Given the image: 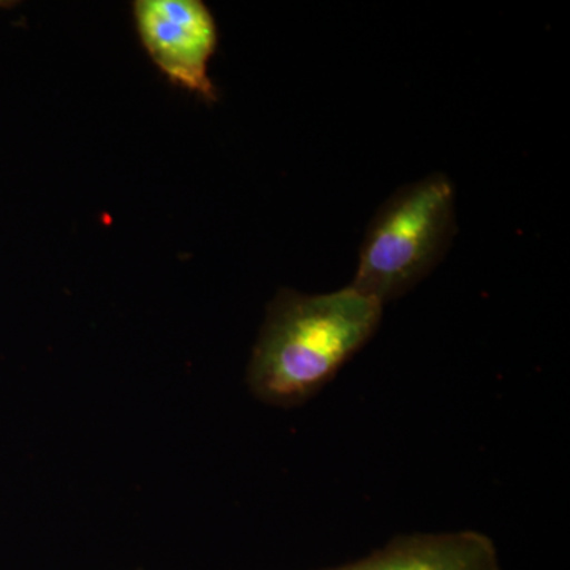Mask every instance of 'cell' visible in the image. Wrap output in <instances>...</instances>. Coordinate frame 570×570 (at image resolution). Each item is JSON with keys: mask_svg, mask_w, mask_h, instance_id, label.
<instances>
[{"mask_svg": "<svg viewBox=\"0 0 570 570\" xmlns=\"http://www.w3.org/2000/svg\"><path fill=\"white\" fill-rule=\"evenodd\" d=\"M134 17L142 48L167 80L214 102L209 62L219 36L212 10L200 0H138Z\"/></svg>", "mask_w": 570, "mask_h": 570, "instance_id": "3957f363", "label": "cell"}, {"mask_svg": "<svg viewBox=\"0 0 570 570\" xmlns=\"http://www.w3.org/2000/svg\"><path fill=\"white\" fill-rule=\"evenodd\" d=\"M382 313L384 305L351 285L322 295L283 288L247 366L250 392L269 406L306 403L376 335Z\"/></svg>", "mask_w": 570, "mask_h": 570, "instance_id": "6da1fadb", "label": "cell"}, {"mask_svg": "<svg viewBox=\"0 0 570 570\" xmlns=\"http://www.w3.org/2000/svg\"><path fill=\"white\" fill-rule=\"evenodd\" d=\"M455 234V187L434 174L397 189L377 209L351 287L381 305L409 294L448 254Z\"/></svg>", "mask_w": 570, "mask_h": 570, "instance_id": "7a4b0ae2", "label": "cell"}, {"mask_svg": "<svg viewBox=\"0 0 570 570\" xmlns=\"http://www.w3.org/2000/svg\"><path fill=\"white\" fill-rule=\"evenodd\" d=\"M324 570H501V564L493 540L466 530L400 535L363 560Z\"/></svg>", "mask_w": 570, "mask_h": 570, "instance_id": "277c9868", "label": "cell"}]
</instances>
